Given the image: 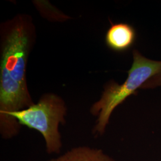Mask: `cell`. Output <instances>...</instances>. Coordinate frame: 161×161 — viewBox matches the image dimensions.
<instances>
[{"instance_id": "cell-1", "label": "cell", "mask_w": 161, "mask_h": 161, "mask_svg": "<svg viewBox=\"0 0 161 161\" xmlns=\"http://www.w3.org/2000/svg\"><path fill=\"white\" fill-rule=\"evenodd\" d=\"M0 28V133L10 139L21 127L10 115L34 104L27 86L26 66L36 30L32 17L25 14L1 23Z\"/></svg>"}, {"instance_id": "cell-2", "label": "cell", "mask_w": 161, "mask_h": 161, "mask_svg": "<svg viewBox=\"0 0 161 161\" xmlns=\"http://www.w3.org/2000/svg\"><path fill=\"white\" fill-rule=\"evenodd\" d=\"M133 63L128 71V78L121 85L112 81L104 88L100 100L92 104L90 112L97 116L93 132L103 134L110 118L115 108L153 76L161 72V61H155L145 58L137 50L133 52Z\"/></svg>"}, {"instance_id": "cell-3", "label": "cell", "mask_w": 161, "mask_h": 161, "mask_svg": "<svg viewBox=\"0 0 161 161\" xmlns=\"http://www.w3.org/2000/svg\"><path fill=\"white\" fill-rule=\"evenodd\" d=\"M67 107L64 100L58 95L44 94L38 103L29 108L12 113L10 117L21 126H26L40 132L44 139L47 152L58 154L62 142L58 128L65 124Z\"/></svg>"}, {"instance_id": "cell-4", "label": "cell", "mask_w": 161, "mask_h": 161, "mask_svg": "<svg viewBox=\"0 0 161 161\" xmlns=\"http://www.w3.org/2000/svg\"><path fill=\"white\" fill-rule=\"evenodd\" d=\"M136 38V31L132 26L125 23L112 24L105 36V42L111 50L125 52L134 44Z\"/></svg>"}, {"instance_id": "cell-5", "label": "cell", "mask_w": 161, "mask_h": 161, "mask_svg": "<svg viewBox=\"0 0 161 161\" xmlns=\"http://www.w3.org/2000/svg\"><path fill=\"white\" fill-rule=\"evenodd\" d=\"M47 161H115L103 150L79 146Z\"/></svg>"}, {"instance_id": "cell-6", "label": "cell", "mask_w": 161, "mask_h": 161, "mask_svg": "<svg viewBox=\"0 0 161 161\" xmlns=\"http://www.w3.org/2000/svg\"><path fill=\"white\" fill-rule=\"evenodd\" d=\"M161 86V72L147 80L142 88H154Z\"/></svg>"}]
</instances>
